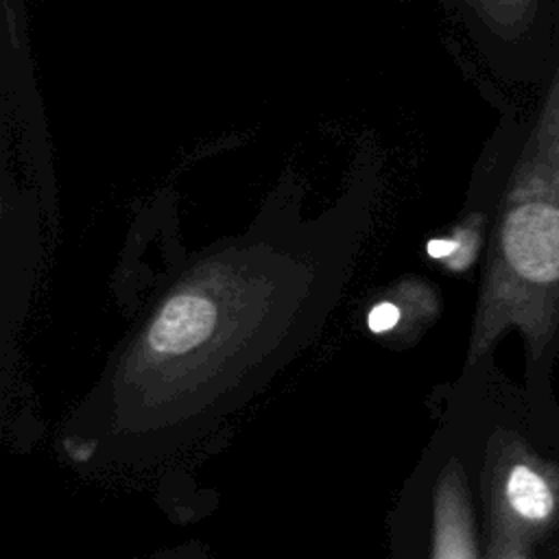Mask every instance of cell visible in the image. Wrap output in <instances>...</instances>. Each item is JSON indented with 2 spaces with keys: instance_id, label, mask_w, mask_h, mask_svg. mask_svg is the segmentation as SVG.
<instances>
[{
  "instance_id": "cell-1",
  "label": "cell",
  "mask_w": 559,
  "mask_h": 559,
  "mask_svg": "<svg viewBox=\"0 0 559 559\" xmlns=\"http://www.w3.org/2000/svg\"><path fill=\"white\" fill-rule=\"evenodd\" d=\"M559 321V59L513 168L480 286L467 360L518 330L535 358Z\"/></svg>"
},
{
  "instance_id": "cell-2",
  "label": "cell",
  "mask_w": 559,
  "mask_h": 559,
  "mask_svg": "<svg viewBox=\"0 0 559 559\" xmlns=\"http://www.w3.org/2000/svg\"><path fill=\"white\" fill-rule=\"evenodd\" d=\"M487 559L531 550L559 520V467L526 443L502 437L487 463Z\"/></svg>"
},
{
  "instance_id": "cell-3",
  "label": "cell",
  "mask_w": 559,
  "mask_h": 559,
  "mask_svg": "<svg viewBox=\"0 0 559 559\" xmlns=\"http://www.w3.org/2000/svg\"><path fill=\"white\" fill-rule=\"evenodd\" d=\"M218 308L203 288L173 293L144 334V347L157 358H183L201 349L216 332Z\"/></svg>"
},
{
  "instance_id": "cell-4",
  "label": "cell",
  "mask_w": 559,
  "mask_h": 559,
  "mask_svg": "<svg viewBox=\"0 0 559 559\" xmlns=\"http://www.w3.org/2000/svg\"><path fill=\"white\" fill-rule=\"evenodd\" d=\"M432 559H478L465 474L452 461L435 489Z\"/></svg>"
},
{
  "instance_id": "cell-5",
  "label": "cell",
  "mask_w": 559,
  "mask_h": 559,
  "mask_svg": "<svg viewBox=\"0 0 559 559\" xmlns=\"http://www.w3.org/2000/svg\"><path fill=\"white\" fill-rule=\"evenodd\" d=\"M487 24L507 35L518 37L528 31L537 15V0H472Z\"/></svg>"
},
{
  "instance_id": "cell-6",
  "label": "cell",
  "mask_w": 559,
  "mask_h": 559,
  "mask_svg": "<svg viewBox=\"0 0 559 559\" xmlns=\"http://www.w3.org/2000/svg\"><path fill=\"white\" fill-rule=\"evenodd\" d=\"M480 242H483V216H472L452 236L430 240L428 253L432 258L445 260L448 266L452 269H465L474 262Z\"/></svg>"
},
{
  "instance_id": "cell-7",
  "label": "cell",
  "mask_w": 559,
  "mask_h": 559,
  "mask_svg": "<svg viewBox=\"0 0 559 559\" xmlns=\"http://www.w3.org/2000/svg\"><path fill=\"white\" fill-rule=\"evenodd\" d=\"M400 319H402V310L397 301H378L371 306L367 314V325L371 332L384 334L395 330L400 325Z\"/></svg>"
},
{
  "instance_id": "cell-8",
  "label": "cell",
  "mask_w": 559,
  "mask_h": 559,
  "mask_svg": "<svg viewBox=\"0 0 559 559\" xmlns=\"http://www.w3.org/2000/svg\"><path fill=\"white\" fill-rule=\"evenodd\" d=\"M496 559H533V557L528 555V550H511V552H504Z\"/></svg>"
}]
</instances>
